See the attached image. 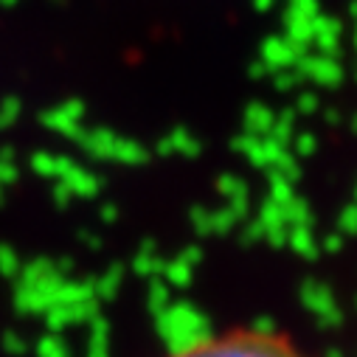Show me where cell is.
Returning <instances> with one entry per match:
<instances>
[{"mask_svg": "<svg viewBox=\"0 0 357 357\" xmlns=\"http://www.w3.org/2000/svg\"><path fill=\"white\" fill-rule=\"evenodd\" d=\"M169 357H310L290 337L267 329H228L200 337Z\"/></svg>", "mask_w": 357, "mask_h": 357, "instance_id": "obj_1", "label": "cell"}]
</instances>
